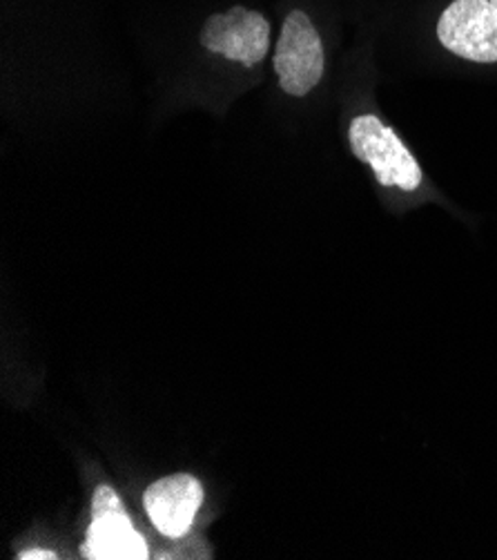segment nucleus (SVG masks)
Wrapping results in <instances>:
<instances>
[{"instance_id": "f257e3e1", "label": "nucleus", "mask_w": 497, "mask_h": 560, "mask_svg": "<svg viewBox=\"0 0 497 560\" xmlns=\"http://www.w3.org/2000/svg\"><path fill=\"white\" fill-rule=\"evenodd\" d=\"M348 141L353 154L370 165L377 182L386 188H400L413 192L422 186L424 173L391 126H386L375 115H359L351 121Z\"/></svg>"}, {"instance_id": "f03ea898", "label": "nucleus", "mask_w": 497, "mask_h": 560, "mask_svg": "<svg viewBox=\"0 0 497 560\" xmlns=\"http://www.w3.org/2000/svg\"><path fill=\"white\" fill-rule=\"evenodd\" d=\"M87 560H145L147 542L134 529L119 493L109 485H98L92 495V523L81 545Z\"/></svg>"}, {"instance_id": "7ed1b4c3", "label": "nucleus", "mask_w": 497, "mask_h": 560, "mask_svg": "<svg viewBox=\"0 0 497 560\" xmlns=\"http://www.w3.org/2000/svg\"><path fill=\"white\" fill-rule=\"evenodd\" d=\"M437 38L460 59L497 63V14L490 0H453L437 21Z\"/></svg>"}, {"instance_id": "20e7f679", "label": "nucleus", "mask_w": 497, "mask_h": 560, "mask_svg": "<svg viewBox=\"0 0 497 560\" xmlns=\"http://www.w3.org/2000/svg\"><path fill=\"white\" fill-rule=\"evenodd\" d=\"M323 47L312 21L304 12H291L274 51V72L291 96H306L323 77Z\"/></svg>"}, {"instance_id": "39448f33", "label": "nucleus", "mask_w": 497, "mask_h": 560, "mask_svg": "<svg viewBox=\"0 0 497 560\" xmlns=\"http://www.w3.org/2000/svg\"><path fill=\"white\" fill-rule=\"evenodd\" d=\"M199 40L212 54H221L228 61L255 68L268 56L270 23L259 12L233 8L224 14L210 16L201 30Z\"/></svg>"}, {"instance_id": "423d86ee", "label": "nucleus", "mask_w": 497, "mask_h": 560, "mask_svg": "<svg viewBox=\"0 0 497 560\" xmlns=\"http://www.w3.org/2000/svg\"><path fill=\"white\" fill-rule=\"evenodd\" d=\"M203 487L190 474H175L152 482L143 493V508L165 538H184L201 510Z\"/></svg>"}, {"instance_id": "0eeeda50", "label": "nucleus", "mask_w": 497, "mask_h": 560, "mask_svg": "<svg viewBox=\"0 0 497 560\" xmlns=\"http://www.w3.org/2000/svg\"><path fill=\"white\" fill-rule=\"evenodd\" d=\"M19 558L21 560H54L57 558V553L49 549H27V551H21Z\"/></svg>"}, {"instance_id": "6e6552de", "label": "nucleus", "mask_w": 497, "mask_h": 560, "mask_svg": "<svg viewBox=\"0 0 497 560\" xmlns=\"http://www.w3.org/2000/svg\"><path fill=\"white\" fill-rule=\"evenodd\" d=\"M490 3H493V10H495V14H497V0H490Z\"/></svg>"}]
</instances>
